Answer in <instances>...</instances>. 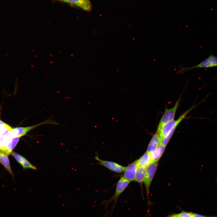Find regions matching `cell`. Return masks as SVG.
I'll return each mask as SVG.
<instances>
[{
  "mask_svg": "<svg viewBox=\"0 0 217 217\" xmlns=\"http://www.w3.org/2000/svg\"><path fill=\"white\" fill-rule=\"evenodd\" d=\"M137 161L138 166L146 167L152 161L151 153L146 152Z\"/></svg>",
  "mask_w": 217,
  "mask_h": 217,
  "instance_id": "obj_13",
  "label": "cell"
},
{
  "mask_svg": "<svg viewBox=\"0 0 217 217\" xmlns=\"http://www.w3.org/2000/svg\"><path fill=\"white\" fill-rule=\"evenodd\" d=\"M20 137H12L6 147L0 149V150L8 156L12 153L14 148L15 147L19 140Z\"/></svg>",
  "mask_w": 217,
  "mask_h": 217,
  "instance_id": "obj_12",
  "label": "cell"
},
{
  "mask_svg": "<svg viewBox=\"0 0 217 217\" xmlns=\"http://www.w3.org/2000/svg\"><path fill=\"white\" fill-rule=\"evenodd\" d=\"M146 174V167L138 166L134 181L139 183L143 182Z\"/></svg>",
  "mask_w": 217,
  "mask_h": 217,
  "instance_id": "obj_15",
  "label": "cell"
},
{
  "mask_svg": "<svg viewBox=\"0 0 217 217\" xmlns=\"http://www.w3.org/2000/svg\"><path fill=\"white\" fill-rule=\"evenodd\" d=\"M165 147L160 144L151 153L152 162L157 163L163 153Z\"/></svg>",
  "mask_w": 217,
  "mask_h": 217,
  "instance_id": "obj_14",
  "label": "cell"
},
{
  "mask_svg": "<svg viewBox=\"0 0 217 217\" xmlns=\"http://www.w3.org/2000/svg\"><path fill=\"white\" fill-rule=\"evenodd\" d=\"M203 102V101H202L196 105L192 106L190 108L182 113L177 120H173L165 124L162 127L159 132V134L162 140L172 131H175L178 125L184 119L188 113L196 107Z\"/></svg>",
  "mask_w": 217,
  "mask_h": 217,
  "instance_id": "obj_1",
  "label": "cell"
},
{
  "mask_svg": "<svg viewBox=\"0 0 217 217\" xmlns=\"http://www.w3.org/2000/svg\"><path fill=\"white\" fill-rule=\"evenodd\" d=\"M138 166L137 160L131 163L125 167L123 176L130 182L134 181Z\"/></svg>",
  "mask_w": 217,
  "mask_h": 217,
  "instance_id": "obj_8",
  "label": "cell"
},
{
  "mask_svg": "<svg viewBox=\"0 0 217 217\" xmlns=\"http://www.w3.org/2000/svg\"><path fill=\"white\" fill-rule=\"evenodd\" d=\"M192 217H207L204 215L192 213Z\"/></svg>",
  "mask_w": 217,
  "mask_h": 217,
  "instance_id": "obj_19",
  "label": "cell"
},
{
  "mask_svg": "<svg viewBox=\"0 0 217 217\" xmlns=\"http://www.w3.org/2000/svg\"><path fill=\"white\" fill-rule=\"evenodd\" d=\"M12 155L17 161L19 163L24 169H30L36 170V168L32 165L24 157L16 153L13 152Z\"/></svg>",
  "mask_w": 217,
  "mask_h": 217,
  "instance_id": "obj_10",
  "label": "cell"
},
{
  "mask_svg": "<svg viewBox=\"0 0 217 217\" xmlns=\"http://www.w3.org/2000/svg\"><path fill=\"white\" fill-rule=\"evenodd\" d=\"M217 66V57L211 53L206 59L198 64L190 67H185L180 65L176 73L179 74H183L187 71L197 68H208Z\"/></svg>",
  "mask_w": 217,
  "mask_h": 217,
  "instance_id": "obj_2",
  "label": "cell"
},
{
  "mask_svg": "<svg viewBox=\"0 0 217 217\" xmlns=\"http://www.w3.org/2000/svg\"><path fill=\"white\" fill-rule=\"evenodd\" d=\"M58 0L60 1H61L64 2V0Z\"/></svg>",
  "mask_w": 217,
  "mask_h": 217,
  "instance_id": "obj_20",
  "label": "cell"
},
{
  "mask_svg": "<svg viewBox=\"0 0 217 217\" xmlns=\"http://www.w3.org/2000/svg\"><path fill=\"white\" fill-rule=\"evenodd\" d=\"M52 124L58 125V124L56 122L48 119L40 123L34 125L26 127H19L12 128L11 131V135L12 137H21L25 135L28 132L44 124Z\"/></svg>",
  "mask_w": 217,
  "mask_h": 217,
  "instance_id": "obj_4",
  "label": "cell"
},
{
  "mask_svg": "<svg viewBox=\"0 0 217 217\" xmlns=\"http://www.w3.org/2000/svg\"><path fill=\"white\" fill-rule=\"evenodd\" d=\"M180 98L176 101L174 106L170 108H165L159 123L157 132L159 133L162 127L168 122L174 119L176 110L179 106Z\"/></svg>",
  "mask_w": 217,
  "mask_h": 217,
  "instance_id": "obj_5",
  "label": "cell"
},
{
  "mask_svg": "<svg viewBox=\"0 0 217 217\" xmlns=\"http://www.w3.org/2000/svg\"><path fill=\"white\" fill-rule=\"evenodd\" d=\"M64 2L72 6L79 7L83 10L90 11L92 9V5L89 0H64Z\"/></svg>",
  "mask_w": 217,
  "mask_h": 217,
  "instance_id": "obj_9",
  "label": "cell"
},
{
  "mask_svg": "<svg viewBox=\"0 0 217 217\" xmlns=\"http://www.w3.org/2000/svg\"><path fill=\"white\" fill-rule=\"evenodd\" d=\"M130 182L123 176H121L117 184L115 191L113 196L109 199L104 200L102 204L104 205L105 207H107L108 204L114 201V204L112 207L113 209L119 196L127 187Z\"/></svg>",
  "mask_w": 217,
  "mask_h": 217,
  "instance_id": "obj_3",
  "label": "cell"
},
{
  "mask_svg": "<svg viewBox=\"0 0 217 217\" xmlns=\"http://www.w3.org/2000/svg\"><path fill=\"white\" fill-rule=\"evenodd\" d=\"M161 141L159 133L156 131L150 141L147 151L151 153L161 144Z\"/></svg>",
  "mask_w": 217,
  "mask_h": 217,
  "instance_id": "obj_11",
  "label": "cell"
},
{
  "mask_svg": "<svg viewBox=\"0 0 217 217\" xmlns=\"http://www.w3.org/2000/svg\"><path fill=\"white\" fill-rule=\"evenodd\" d=\"M0 163L4 166L11 174L13 175L11 168L8 155L0 150Z\"/></svg>",
  "mask_w": 217,
  "mask_h": 217,
  "instance_id": "obj_16",
  "label": "cell"
},
{
  "mask_svg": "<svg viewBox=\"0 0 217 217\" xmlns=\"http://www.w3.org/2000/svg\"><path fill=\"white\" fill-rule=\"evenodd\" d=\"M11 127L9 125L0 120V135Z\"/></svg>",
  "mask_w": 217,
  "mask_h": 217,
  "instance_id": "obj_18",
  "label": "cell"
},
{
  "mask_svg": "<svg viewBox=\"0 0 217 217\" xmlns=\"http://www.w3.org/2000/svg\"><path fill=\"white\" fill-rule=\"evenodd\" d=\"M157 167V163L152 161L146 167V174L143 182L147 193Z\"/></svg>",
  "mask_w": 217,
  "mask_h": 217,
  "instance_id": "obj_7",
  "label": "cell"
},
{
  "mask_svg": "<svg viewBox=\"0 0 217 217\" xmlns=\"http://www.w3.org/2000/svg\"><path fill=\"white\" fill-rule=\"evenodd\" d=\"M167 217H192V216L191 212L183 211L179 213L169 215Z\"/></svg>",
  "mask_w": 217,
  "mask_h": 217,
  "instance_id": "obj_17",
  "label": "cell"
},
{
  "mask_svg": "<svg viewBox=\"0 0 217 217\" xmlns=\"http://www.w3.org/2000/svg\"><path fill=\"white\" fill-rule=\"evenodd\" d=\"M94 159L98 161V164L105 167L109 170L116 173H121L125 170V167L117 163L102 160L96 156Z\"/></svg>",
  "mask_w": 217,
  "mask_h": 217,
  "instance_id": "obj_6",
  "label": "cell"
},
{
  "mask_svg": "<svg viewBox=\"0 0 217 217\" xmlns=\"http://www.w3.org/2000/svg\"><path fill=\"white\" fill-rule=\"evenodd\" d=\"M217 217L214 216V217Z\"/></svg>",
  "mask_w": 217,
  "mask_h": 217,
  "instance_id": "obj_21",
  "label": "cell"
}]
</instances>
